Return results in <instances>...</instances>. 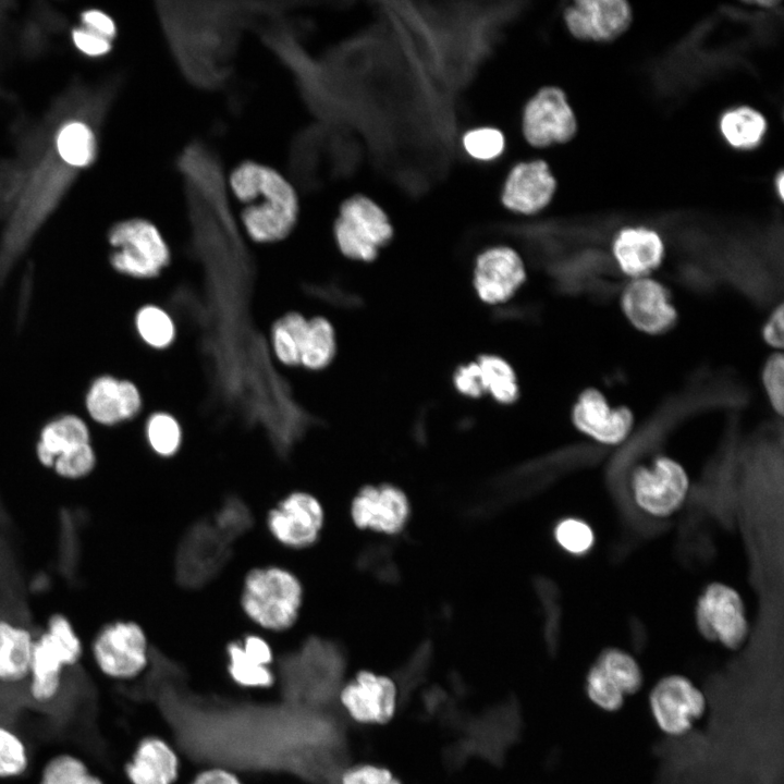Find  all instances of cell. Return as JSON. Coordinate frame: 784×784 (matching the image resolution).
<instances>
[{
    "label": "cell",
    "instance_id": "cell-6",
    "mask_svg": "<svg viewBox=\"0 0 784 784\" xmlns=\"http://www.w3.org/2000/svg\"><path fill=\"white\" fill-rule=\"evenodd\" d=\"M109 262L118 273L134 279L157 277L170 261V249L157 225L131 218L112 226L108 236Z\"/></svg>",
    "mask_w": 784,
    "mask_h": 784
},
{
    "label": "cell",
    "instance_id": "cell-33",
    "mask_svg": "<svg viewBox=\"0 0 784 784\" xmlns=\"http://www.w3.org/2000/svg\"><path fill=\"white\" fill-rule=\"evenodd\" d=\"M30 761L25 739L12 727L0 723V781L23 777L30 768Z\"/></svg>",
    "mask_w": 784,
    "mask_h": 784
},
{
    "label": "cell",
    "instance_id": "cell-17",
    "mask_svg": "<svg viewBox=\"0 0 784 784\" xmlns=\"http://www.w3.org/2000/svg\"><path fill=\"white\" fill-rule=\"evenodd\" d=\"M396 688L384 676L360 671L343 685L339 703L344 712L362 724L385 723L395 710Z\"/></svg>",
    "mask_w": 784,
    "mask_h": 784
},
{
    "label": "cell",
    "instance_id": "cell-52",
    "mask_svg": "<svg viewBox=\"0 0 784 784\" xmlns=\"http://www.w3.org/2000/svg\"><path fill=\"white\" fill-rule=\"evenodd\" d=\"M775 191L779 194L780 198L783 199V192H784V174L783 172H779L777 176L775 177Z\"/></svg>",
    "mask_w": 784,
    "mask_h": 784
},
{
    "label": "cell",
    "instance_id": "cell-13",
    "mask_svg": "<svg viewBox=\"0 0 784 784\" xmlns=\"http://www.w3.org/2000/svg\"><path fill=\"white\" fill-rule=\"evenodd\" d=\"M621 307L637 330L652 335L670 331L678 318L667 289L650 277L629 280L621 294Z\"/></svg>",
    "mask_w": 784,
    "mask_h": 784
},
{
    "label": "cell",
    "instance_id": "cell-12",
    "mask_svg": "<svg viewBox=\"0 0 784 784\" xmlns=\"http://www.w3.org/2000/svg\"><path fill=\"white\" fill-rule=\"evenodd\" d=\"M651 714L664 733L679 736L687 733L707 708L703 693L683 675L659 679L649 694Z\"/></svg>",
    "mask_w": 784,
    "mask_h": 784
},
{
    "label": "cell",
    "instance_id": "cell-51",
    "mask_svg": "<svg viewBox=\"0 0 784 784\" xmlns=\"http://www.w3.org/2000/svg\"><path fill=\"white\" fill-rule=\"evenodd\" d=\"M82 20L85 27L111 39L115 34V26L113 21L105 13L90 10L83 14Z\"/></svg>",
    "mask_w": 784,
    "mask_h": 784
},
{
    "label": "cell",
    "instance_id": "cell-29",
    "mask_svg": "<svg viewBox=\"0 0 784 784\" xmlns=\"http://www.w3.org/2000/svg\"><path fill=\"white\" fill-rule=\"evenodd\" d=\"M308 320L296 313L279 319L270 332V347L274 358L283 366H301V350Z\"/></svg>",
    "mask_w": 784,
    "mask_h": 784
},
{
    "label": "cell",
    "instance_id": "cell-16",
    "mask_svg": "<svg viewBox=\"0 0 784 784\" xmlns=\"http://www.w3.org/2000/svg\"><path fill=\"white\" fill-rule=\"evenodd\" d=\"M556 185V179L544 160L520 161L506 174L501 201L513 212L535 215L550 204Z\"/></svg>",
    "mask_w": 784,
    "mask_h": 784
},
{
    "label": "cell",
    "instance_id": "cell-38",
    "mask_svg": "<svg viewBox=\"0 0 784 784\" xmlns=\"http://www.w3.org/2000/svg\"><path fill=\"white\" fill-rule=\"evenodd\" d=\"M212 523L232 542L248 531L254 520L244 501L236 495H229L215 514Z\"/></svg>",
    "mask_w": 784,
    "mask_h": 784
},
{
    "label": "cell",
    "instance_id": "cell-41",
    "mask_svg": "<svg viewBox=\"0 0 784 784\" xmlns=\"http://www.w3.org/2000/svg\"><path fill=\"white\" fill-rule=\"evenodd\" d=\"M585 690L593 705L608 712L620 710L625 701V696L605 678L595 664L587 672Z\"/></svg>",
    "mask_w": 784,
    "mask_h": 784
},
{
    "label": "cell",
    "instance_id": "cell-18",
    "mask_svg": "<svg viewBox=\"0 0 784 784\" xmlns=\"http://www.w3.org/2000/svg\"><path fill=\"white\" fill-rule=\"evenodd\" d=\"M323 512L318 500L305 492H294L282 500L268 515V527L281 543L306 548L317 539Z\"/></svg>",
    "mask_w": 784,
    "mask_h": 784
},
{
    "label": "cell",
    "instance_id": "cell-31",
    "mask_svg": "<svg viewBox=\"0 0 784 784\" xmlns=\"http://www.w3.org/2000/svg\"><path fill=\"white\" fill-rule=\"evenodd\" d=\"M226 673L230 679L242 688H270L275 684L271 666H266L249 657L240 640L225 646Z\"/></svg>",
    "mask_w": 784,
    "mask_h": 784
},
{
    "label": "cell",
    "instance_id": "cell-1",
    "mask_svg": "<svg viewBox=\"0 0 784 784\" xmlns=\"http://www.w3.org/2000/svg\"><path fill=\"white\" fill-rule=\"evenodd\" d=\"M231 192L241 206L243 234L255 244L285 240L301 217L294 186L279 171L256 161L236 166L229 177Z\"/></svg>",
    "mask_w": 784,
    "mask_h": 784
},
{
    "label": "cell",
    "instance_id": "cell-42",
    "mask_svg": "<svg viewBox=\"0 0 784 784\" xmlns=\"http://www.w3.org/2000/svg\"><path fill=\"white\" fill-rule=\"evenodd\" d=\"M558 543L573 554H583L593 544V531L580 519L567 518L560 522L554 530Z\"/></svg>",
    "mask_w": 784,
    "mask_h": 784
},
{
    "label": "cell",
    "instance_id": "cell-3",
    "mask_svg": "<svg viewBox=\"0 0 784 784\" xmlns=\"http://www.w3.org/2000/svg\"><path fill=\"white\" fill-rule=\"evenodd\" d=\"M302 602V586L290 572L279 567L250 571L244 583L242 605L261 627L282 632L296 621Z\"/></svg>",
    "mask_w": 784,
    "mask_h": 784
},
{
    "label": "cell",
    "instance_id": "cell-49",
    "mask_svg": "<svg viewBox=\"0 0 784 784\" xmlns=\"http://www.w3.org/2000/svg\"><path fill=\"white\" fill-rule=\"evenodd\" d=\"M191 784H243L238 775L222 767H209L197 773Z\"/></svg>",
    "mask_w": 784,
    "mask_h": 784
},
{
    "label": "cell",
    "instance_id": "cell-20",
    "mask_svg": "<svg viewBox=\"0 0 784 784\" xmlns=\"http://www.w3.org/2000/svg\"><path fill=\"white\" fill-rule=\"evenodd\" d=\"M142 399L135 384L111 376L95 379L85 396V411L98 426L110 428L135 418Z\"/></svg>",
    "mask_w": 784,
    "mask_h": 784
},
{
    "label": "cell",
    "instance_id": "cell-15",
    "mask_svg": "<svg viewBox=\"0 0 784 784\" xmlns=\"http://www.w3.org/2000/svg\"><path fill=\"white\" fill-rule=\"evenodd\" d=\"M574 426L584 434L603 444H618L630 433L634 415L626 406H612L602 392L585 389L573 409Z\"/></svg>",
    "mask_w": 784,
    "mask_h": 784
},
{
    "label": "cell",
    "instance_id": "cell-30",
    "mask_svg": "<svg viewBox=\"0 0 784 784\" xmlns=\"http://www.w3.org/2000/svg\"><path fill=\"white\" fill-rule=\"evenodd\" d=\"M336 352L335 332L323 317L308 320L301 350V366L309 370H321L333 360Z\"/></svg>",
    "mask_w": 784,
    "mask_h": 784
},
{
    "label": "cell",
    "instance_id": "cell-8",
    "mask_svg": "<svg viewBox=\"0 0 784 784\" xmlns=\"http://www.w3.org/2000/svg\"><path fill=\"white\" fill-rule=\"evenodd\" d=\"M522 720L514 699L487 709L477 716H466L461 726L462 738L456 748L467 758L477 755L492 763H501L506 750L518 738Z\"/></svg>",
    "mask_w": 784,
    "mask_h": 784
},
{
    "label": "cell",
    "instance_id": "cell-26",
    "mask_svg": "<svg viewBox=\"0 0 784 784\" xmlns=\"http://www.w3.org/2000/svg\"><path fill=\"white\" fill-rule=\"evenodd\" d=\"M720 131L730 146L749 150L759 146L767 132V120L747 106L730 109L720 119Z\"/></svg>",
    "mask_w": 784,
    "mask_h": 784
},
{
    "label": "cell",
    "instance_id": "cell-34",
    "mask_svg": "<svg viewBox=\"0 0 784 784\" xmlns=\"http://www.w3.org/2000/svg\"><path fill=\"white\" fill-rule=\"evenodd\" d=\"M145 439L154 454L168 458L179 453L182 444V429L171 415L155 413L146 420Z\"/></svg>",
    "mask_w": 784,
    "mask_h": 784
},
{
    "label": "cell",
    "instance_id": "cell-39",
    "mask_svg": "<svg viewBox=\"0 0 784 784\" xmlns=\"http://www.w3.org/2000/svg\"><path fill=\"white\" fill-rule=\"evenodd\" d=\"M98 462L93 442L85 443L71 452L58 456L51 470L61 479L81 480L90 476Z\"/></svg>",
    "mask_w": 784,
    "mask_h": 784
},
{
    "label": "cell",
    "instance_id": "cell-2",
    "mask_svg": "<svg viewBox=\"0 0 784 784\" xmlns=\"http://www.w3.org/2000/svg\"><path fill=\"white\" fill-rule=\"evenodd\" d=\"M84 656V642L72 621L63 613H53L45 628L35 637L27 694L38 706H49L61 694L63 677Z\"/></svg>",
    "mask_w": 784,
    "mask_h": 784
},
{
    "label": "cell",
    "instance_id": "cell-19",
    "mask_svg": "<svg viewBox=\"0 0 784 784\" xmlns=\"http://www.w3.org/2000/svg\"><path fill=\"white\" fill-rule=\"evenodd\" d=\"M525 279L524 262L511 247L488 248L476 259L474 286L486 303L498 304L509 299Z\"/></svg>",
    "mask_w": 784,
    "mask_h": 784
},
{
    "label": "cell",
    "instance_id": "cell-40",
    "mask_svg": "<svg viewBox=\"0 0 784 784\" xmlns=\"http://www.w3.org/2000/svg\"><path fill=\"white\" fill-rule=\"evenodd\" d=\"M432 658L429 641L420 644L408 660L396 671V681L402 688V697L407 700L409 695L425 681Z\"/></svg>",
    "mask_w": 784,
    "mask_h": 784
},
{
    "label": "cell",
    "instance_id": "cell-46",
    "mask_svg": "<svg viewBox=\"0 0 784 784\" xmlns=\"http://www.w3.org/2000/svg\"><path fill=\"white\" fill-rule=\"evenodd\" d=\"M453 382L457 391L466 396L478 397L485 393L476 362L460 366L454 372Z\"/></svg>",
    "mask_w": 784,
    "mask_h": 784
},
{
    "label": "cell",
    "instance_id": "cell-44",
    "mask_svg": "<svg viewBox=\"0 0 784 784\" xmlns=\"http://www.w3.org/2000/svg\"><path fill=\"white\" fill-rule=\"evenodd\" d=\"M762 384L772 408L780 415L784 406V358L782 353L771 355L762 369Z\"/></svg>",
    "mask_w": 784,
    "mask_h": 784
},
{
    "label": "cell",
    "instance_id": "cell-45",
    "mask_svg": "<svg viewBox=\"0 0 784 784\" xmlns=\"http://www.w3.org/2000/svg\"><path fill=\"white\" fill-rule=\"evenodd\" d=\"M340 784H401V782L384 768L357 764L348 767L342 773Z\"/></svg>",
    "mask_w": 784,
    "mask_h": 784
},
{
    "label": "cell",
    "instance_id": "cell-32",
    "mask_svg": "<svg viewBox=\"0 0 784 784\" xmlns=\"http://www.w3.org/2000/svg\"><path fill=\"white\" fill-rule=\"evenodd\" d=\"M480 380L485 393L503 404H510L518 397V384L513 368L501 357L482 355L477 359Z\"/></svg>",
    "mask_w": 784,
    "mask_h": 784
},
{
    "label": "cell",
    "instance_id": "cell-37",
    "mask_svg": "<svg viewBox=\"0 0 784 784\" xmlns=\"http://www.w3.org/2000/svg\"><path fill=\"white\" fill-rule=\"evenodd\" d=\"M505 136L495 126L481 125L468 130L462 137V146L474 160L490 162L505 150Z\"/></svg>",
    "mask_w": 784,
    "mask_h": 784
},
{
    "label": "cell",
    "instance_id": "cell-24",
    "mask_svg": "<svg viewBox=\"0 0 784 784\" xmlns=\"http://www.w3.org/2000/svg\"><path fill=\"white\" fill-rule=\"evenodd\" d=\"M90 442L93 432L83 417L75 414L61 415L46 421L40 428L35 456L42 467L51 469L58 456Z\"/></svg>",
    "mask_w": 784,
    "mask_h": 784
},
{
    "label": "cell",
    "instance_id": "cell-5",
    "mask_svg": "<svg viewBox=\"0 0 784 784\" xmlns=\"http://www.w3.org/2000/svg\"><path fill=\"white\" fill-rule=\"evenodd\" d=\"M89 651L96 670L112 682L139 679L149 666L147 635L133 621L118 620L102 625L94 635Z\"/></svg>",
    "mask_w": 784,
    "mask_h": 784
},
{
    "label": "cell",
    "instance_id": "cell-21",
    "mask_svg": "<svg viewBox=\"0 0 784 784\" xmlns=\"http://www.w3.org/2000/svg\"><path fill=\"white\" fill-rule=\"evenodd\" d=\"M179 769V755L169 743L145 736L121 764V777L126 784H174Z\"/></svg>",
    "mask_w": 784,
    "mask_h": 784
},
{
    "label": "cell",
    "instance_id": "cell-7",
    "mask_svg": "<svg viewBox=\"0 0 784 784\" xmlns=\"http://www.w3.org/2000/svg\"><path fill=\"white\" fill-rule=\"evenodd\" d=\"M231 541L208 519L194 523L175 554V576L184 588L197 589L212 580L232 554Z\"/></svg>",
    "mask_w": 784,
    "mask_h": 784
},
{
    "label": "cell",
    "instance_id": "cell-9",
    "mask_svg": "<svg viewBox=\"0 0 784 784\" xmlns=\"http://www.w3.org/2000/svg\"><path fill=\"white\" fill-rule=\"evenodd\" d=\"M699 633L709 641H719L736 650L748 636V622L744 602L732 587L712 583L700 595L696 607Z\"/></svg>",
    "mask_w": 784,
    "mask_h": 784
},
{
    "label": "cell",
    "instance_id": "cell-50",
    "mask_svg": "<svg viewBox=\"0 0 784 784\" xmlns=\"http://www.w3.org/2000/svg\"><path fill=\"white\" fill-rule=\"evenodd\" d=\"M763 340L772 347H783V306L780 305L770 315L762 328Z\"/></svg>",
    "mask_w": 784,
    "mask_h": 784
},
{
    "label": "cell",
    "instance_id": "cell-27",
    "mask_svg": "<svg viewBox=\"0 0 784 784\" xmlns=\"http://www.w3.org/2000/svg\"><path fill=\"white\" fill-rule=\"evenodd\" d=\"M37 784H108L88 762L71 751L49 757L40 768Z\"/></svg>",
    "mask_w": 784,
    "mask_h": 784
},
{
    "label": "cell",
    "instance_id": "cell-43",
    "mask_svg": "<svg viewBox=\"0 0 784 784\" xmlns=\"http://www.w3.org/2000/svg\"><path fill=\"white\" fill-rule=\"evenodd\" d=\"M357 565L381 581L394 583L400 578L399 568L393 561L392 550L387 546L368 547L358 556Z\"/></svg>",
    "mask_w": 784,
    "mask_h": 784
},
{
    "label": "cell",
    "instance_id": "cell-11",
    "mask_svg": "<svg viewBox=\"0 0 784 784\" xmlns=\"http://www.w3.org/2000/svg\"><path fill=\"white\" fill-rule=\"evenodd\" d=\"M632 490L637 505L646 513L664 517L684 503L689 479L683 466L671 457L658 456L651 466H638L632 474Z\"/></svg>",
    "mask_w": 784,
    "mask_h": 784
},
{
    "label": "cell",
    "instance_id": "cell-48",
    "mask_svg": "<svg viewBox=\"0 0 784 784\" xmlns=\"http://www.w3.org/2000/svg\"><path fill=\"white\" fill-rule=\"evenodd\" d=\"M240 641L245 653L262 665L272 666L274 653L266 639L258 635L248 634Z\"/></svg>",
    "mask_w": 784,
    "mask_h": 784
},
{
    "label": "cell",
    "instance_id": "cell-23",
    "mask_svg": "<svg viewBox=\"0 0 784 784\" xmlns=\"http://www.w3.org/2000/svg\"><path fill=\"white\" fill-rule=\"evenodd\" d=\"M664 253L659 233L645 226L624 228L612 243L617 267L630 280L649 277L662 264Z\"/></svg>",
    "mask_w": 784,
    "mask_h": 784
},
{
    "label": "cell",
    "instance_id": "cell-36",
    "mask_svg": "<svg viewBox=\"0 0 784 784\" xmlns=\"http://www.w3.org/2000/svg\"><path fill=\"white\" fill-rule=\"evenodd\" d=\"M61 158L74 167L87 166L95 155V139L87 125L81 122L66 124L57 139Z\"/></svg>",
    "mask_w": 784,
    "mask_h": 784
},
{
    "label": "cell",
    "instance_id": "cell-4",
    "mask_svg": "<svg viewBox=\"0 0 784 784\" xmlns=\"http://www.w3.org/2000/svg\"><path fill=\"white\" fill-rule=\"evenodd\" d=\"M331 231L339 253L352 261L373 260L393 236L385 211L360 194L342 201Z\"/></svg>",
    "mask_w": 784,
    "mask_h": 784
},
{
    "label": "cell",
    "instance_id": "cell-28",
    "mask_svg": "<svg viewBox=\"0 0 784 784\" xmlns=\"http://www.w3.org/2000/svg\"><path fill=\"white\" fill-rule=\"evenodd\" d=\"M625 697L638 693L644 674L637 660L618 648L603 650L592 663Z\"/></svg>",
    "mask_w": 784,
    "mask_h": 784
},
{
    "label": "cell",
    "instance_id": "cell-25",
    "mask_svg": "<svg viewBox=\"0 0 784 784\" xmlns=\"http://www.w3.org/2000/svg\"><path fill=\"white\" fill-rule=\"evenodd\" d=\"M35 637L27 626L0 617V684L26 683Z\"/></svg>",
    "mask_w": 784,
    "mask_h": 784
},
{
    "label": "cell",
    "instance_id": "cell-35",
    "mask_svg": "<svg viewBox=\"0 0 784 784\" xmlns=\"http://www.w3.org/2000/svg\"><path fill=\"white\" fill-rule=\"evenodd\" d=\"M135 327L143 342L156 350L168 347L175 336L172 318L154 305L144 306L137 311Z\"/></svg>",
    "mask_w": 784,
    "mask_h": 784
},
{
    "label": "cell",
    "instance_id": "cell-47",
    "mask_svg": "<svg viewBox=\"0 0 784 784\" xmlns=\"http://www.w3.org/2000/svg\"><path fill=\"white\" fill-rule=\"evenodd\" d=\"M76 47L88 56H101L111 48V39L103 37L88 28H77L73 32Z\"/></svg>",
    "mask_w": 784,
    "mask_h": 784
},
{
    "label": "cell",
    "instance_id": "cell-14",
    "mask_svg": "<svg viewBox=\"0 0 784 784\" xmlns=\"http://www.w3.org/2000/svg\"><path fill=\"white\" fill-rule=\"evenodd\" d=\"M632 20V8L624 0H578L564 11L568 32L585 41H612L628 29Z\"/></svg>",
    "mask_w": 784,
    "mask_h": 784
},
{
    "label": "cell",
    "instance_id": "cell-10",
    "mask_svg": "<svg viewBox=\"0 0 784 784\" xmlns=\"http://www.w3.org/2000/svg\"><path fill=\"white\" fill-rule=\"evenodd\" d=\"M522 131L526 142L536 148L571 140L577 132V120L565 93L546 86L531 96L523 109Z\"/></svg>",
    "mask_w": 784,
    "mask_h": 784
},
{
    "label": "cell",
    "instance_id": "cell-22",
    "mask_svg": "<svg viewBox=\"0 0 784 784\" xmlns=\"http://www.w3.org/2000/svg\"><path fill=\"white\" fill-rule=\"evenodd\" d=\"M409 513L406 495L389 485L367 486L352 503V517L360 528L395 534L405 525Z\"/></svg>",
    "mask_w": 784,
    "mask_h": 784
}]
</instances>
